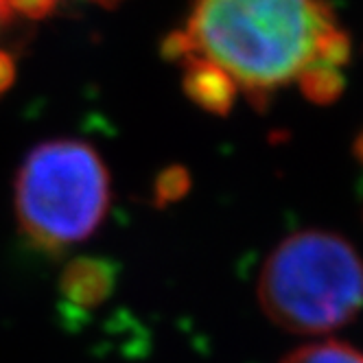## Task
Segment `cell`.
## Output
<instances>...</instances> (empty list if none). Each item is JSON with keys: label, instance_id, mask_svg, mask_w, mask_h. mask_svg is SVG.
Returning <instances> with one entry per match:
<instances>
[{"label": "cell", "instance_id": "1", "mask_svg": "<svg viewBox=\"0 0 363 363\" xmlns=\"http://www.w3.org/2000/svg\"><path fill=\"white\" fill-rule=\"evenodd\" d=\"M173 55L186 64L191 94L225 108L237 92L265 96L294 84L328 99L348 40L333 0H195Z\"/></svg>", "mask_w": 363, "mask_h": 363}, {"label": "cell", "instance_id": "2", "mask_svg": "<svg viewBox=\"0 0 363 363\" xmlns=\"http://www.w3.org/2000/svg\"><path fill=\"white\" fill-rule=\"evenodd\" d=\"M265 315L298 335H324L363 306V261L340 235L306 230L284 239L258 278Z\"/></svg>", "mask_w": 363, "mask_h": 363}, {"label": "cell", "instance_id": "3", "mask_svg": "<svg viewBox=\"0 0 363 363\" xmlns=\"http://www.w3.org/2000/svg\"><path fill=\"white\" fill-rule=\"evenodd\" d=\"M110 177L101 155L79 140L35 147L20 167L16 213L22 230L42 247L86 241L106 217Z\"/></svg>", "mask_w": 363, "mask_h": 363}, {"label": "cell", "instance_id": "4", "mask_svg": "<svg viewBox=\"0 0 363 363\" xmlns=\"http://www.w3.org/2000/svg\"><path fill=\"white\" fill-rule=\"evenodd\" d=\"M280 363H363V352L344 342H318L294 350Z\"/></svg>", "mask_w": 363, "mask_h": 363}, {"label": "cell", "instance_id": "5", "mask_svg": "<svg viewBox=\"0 0 363 363\" xmlns=\"http://www.w3.org/2000/svg\"><path fill=\"white\" fill-rule=\"evenodd\" d=\"M16 79V64L7 53H0V92H5Z\"/></svg>", "mask_w": 363, "mask_h": 363}, {"label": "cell", "instance_id": "6", "mask_svg": "<svg viewBox=\"0 0 363 363\" xmlns=\"http://www.w3.org/2000/svg\"><path fill=\"white\" fill-rule=\"evenodd\" d=\"M5 7V0H0V9H3Z\"/></svg>", "mask_w": 363, "mask_h": 363}]
</instances>
